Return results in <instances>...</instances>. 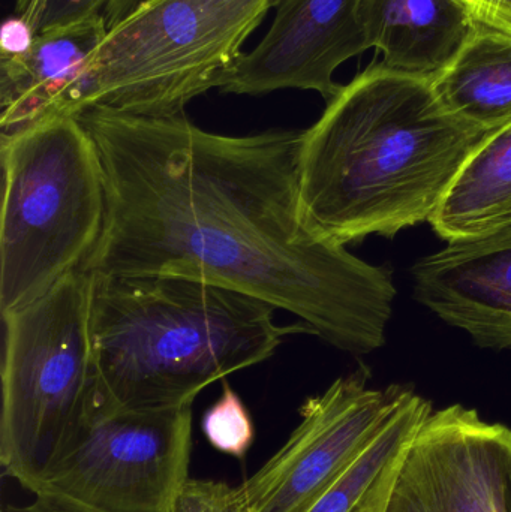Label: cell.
Instances as JSON below:
<instances>
[{"instance_id":"9","label":"cell","mask_w":511,"mask_h":512,"mask_svg":"<svg viewBox=\"0 0 511 512\" xmlns=\"http://www.w3.org/2000/svg\"><path fill=\"white\" fill-rule=\"evenodd\" d=\"M404 390H375L356 372L309 397L287 442L237 486L246 511L308 510L380 432Z\"/></svg>"},{"instance_id":"24","label":"cell","mask_w":511,"mask_h":512,"mask_svg":"<svg viewBox=\"0 0 511 512\" xmlns=\"http://www.w3.org/2000/svg\"><path fill=\"white\" fill-rule=\"evenodd\" d=\"M507 512H511V474L509 478V486H507Z\"/></svg>"},{"instance_id":"11","label":"cell","mask_w":511,"mask_h":512,"mask_svg":"<svg viewBox=\"0 0 511 512\" xmlns=\"http://www.w3.org/2000/svg\"><path fill=\"white\" fill-rule=\"evenodd\" d=\"M414 297L483 348L511 346V224L414 264Z\"/></svg>"},{"instance_id":"20","label":"cell","mask_w":511,"mask_h":512,"mask_svg":"<svg viewBox=\"0 0 511 512\" xmlns=\"http://www.w3.org/2000/svg\"><path fill=\"white\" fill-rule=\"evenodd\" d=\"M480 26L511 36V0H462Z\"/></svg>"},{"instance_id":"23","label":"cell","mask_w":511,"mask_h":512,"mask_svg":"<svg viewBox=\"0 0 511 512\" xmlns=\"http://www.w3.org/2000/svg\"><path fill=\"white\" fill-rule=\"evenodd\" d=\"M44 5L45 0H15V11H17L18 17L26 21L36 33Z\"/></svg>"},{"instance_id":"22","label":"cell","mask_w":511,"mask_h":512,"mask_svg":"<svg viewBox=\"0 0 511 512\" xmlns=\"http://www.w3.org/2000/svg\"><path fill=\"white\" fill-rule=\"evenodd\" d=\"M2 512H90L66 504L59 499L35 496V501L27 505H6Z\"/></svg>"},{"instance_id":"2","label":"cell","mask_w":511,"mask_h":512,"mask_svg":"<svg viewBox=\"0 0 511 512\" xmlns=\"http://www.w3.org/2000/svg\"><path fill=\"white\" fill-rule=\"evenodd\" d=\"M488 135L447 111L431 77L374 63L303 131L306 221L344 246L431 222Z\"/></svg>"},{"instance_id":"5","label":"cell","mask_w":511,"mask_h":512,"mask_svg":"<svg viewBox=\"0 0 511 512\" xmlns=\"http://www.w3.org/2000/svg\"><path fill=\"white\" fill-rule=\"evenodd\" d=\"M281 0H143L108 30L60 108L167 117L219 86L246 39Z\"/></svg>"},{"instance_id":"10","label":"cell","mask_w":511,"mask_h":512,"mask_svg":"<svg viewBox=\"0 0 511 512\" xmlns=\"http://www.w3.org/2000/svg\"><path fill=\"white\" fill-rule=\"evenodd\" d=\"M359 2L281 0L263 41L222 75L218 89L237 95L314 90L329 102L342 87L333 80L336 69L366 51Z\"/></svg>"},{"instance_id":"21","label":"cell","mask_w":511,"mask_h":512,"mask_svg":"<svg viewBox=\"0 0 511 512\" xmlns=\"http://www.w3.org/2000/svg\"><path fill=\"white\" fill-rule=\"evenodd\" d=\"M35 35L32 27L20 17L6 21L2 29V54L23 53L30 47Z\"/></svg>"},{"instance_id":"1","label":"cell","mask_w":511,"mask_h":512,"mask_svg":"<svg viewBox=\"0 0 511 512\" xmlns=\"http://www.w3.org/2000/svg\"><path fill=\"white\" fill-rule=\"evenodd\" d=\"M104 165L107 213L81 270L180 276L299 316L350 354L386 342L392 273L318 233L302 209L303 131L215 134L183 114L81 111Z\"/></svg>"},{"instance_id":"7","label":"cell","mask_w":511,"mask_h":512,"mask_svg":"<svg viewBox=\"0 0 511 512\" xmlns=\"http://www.w3.org/2000/svg\"><path fill=\"white\" fill-rule=\"evenodd\" d=\"M192 405L93 408L65 453L27 492L90 512H167L189 480Z\"/></svg>"},{"instance_id":"8","label":"cell","mask_w":511,"mask_h":512,"mask_svg":"<svg viewBox=\"0 0 511 512\" xmlns=\"http://www.w3.org/2000/svg\"><path fill=\"white\" fill-rule=\"evenodd\" d=\"M510 474V427L462 405L432 409L357 512H507Z\"/></svg>"},{"instance_id":"6","label":"cell","mask_w":511,"mask_h":512,"mask_svg":"<svg viewBox=\"0 0 511 512\" xmlns=\"http://www.w3.org/2000/svg\"><path fill=\"white\" fill-rule=\"evenodd\" d=\"M93 274L77 270L2 315L0 465L24 490L74 442L95 408Z\"/></svg>"},{"instance_id":"18","label":"cell","mask_w":511,"mask_h":512,"mask_svg":"<svg viewBox=\"0 0 511 512\" xmlns=\"http://www.w3.org/2000/svg\"><path fill=\"white\" fill-rule=\"evenodd\" d=\"M141 2L143 0H45L36 33L98 14L111 29Z\"/></svg>"},{"instance_id":"4","label":"cell","mask_w":511,"mask_h":512,"mask_svg":"<svg viewBox=\"0 0 511 512\" xmlns=\"http://www.w3.org/2000/svg\"><path fill=\"white\" fill-rule=\"evenodd\" d=\"M0 315L81 270L101 239L107 188L101 155L77 116L0 134Z\"/></svg>"},{"instance_id":"14","label":"cell","mask_w":511,"mask_h":512,"mask_svg":"<svg viewBox=\"0 0 511 512\" xmlns=\"http://www.w3.org/2000/svg\"><path fill=\"white\" fill-rule=\"evenodd\" d=\"M447 111L492 134L511 122V36L477 24L443 71L431 77Z\"/></svg>"},{"instance_id":"3","label":"cell","mask_w":511,"mask_h":512,"mask_svg":"<svg viewBox=\"0 0 511 512\" xmlns=\"http://www.w3.org/2000/svg\"><path fill=\"white\" fill-rule=\"evenodd\" d=\"M275 307L180 276L93 274L95 406L125 411L194 405L231 373L275 355L285 336Z\"/></svg>"},{"instance_id":"13","label":"cell","mask_w":511,"mask_h":512,"mask_svg":"<svg viewBox=\"0 0 511 512\" xmlns=\"http://www.w3.org/2000/svg\"><path fill=\"white\" fill-rule=\"evenodd\" d=\"M357 18L366 50L423 77L443 71L477 26L462 0H360Z\"/></svg>"},{"instance_id":"12","label":"cell","mask_w":511,"mask_h":512,"mask_svg":"<svg viewBox=\"0 0 511 512\" xmlns=\"http://www.w3.org/2000/svg\"><path fill=\"white\" fill-rule=\"evenodd\" d=\"M102 15L36 33L20 54L0 57V129L17 131L57 117L108 35Z\"/></svg>"},{"instance_id":"17","label":"cell","mask_w":511,"mask_h":512,"mask_svg":"<svg viewBox=\"0 0 511 512\" xmlns=\"http://www.w3.org/2000/svg\"><path fill=\"white\" fill-rule=\"evenodd\" d=\"M201 429L207 442L225 456L243 459L254 444L255 427L251 414L225 379L221 397L207 409Z\"/></svg>"},{"instance_id":"15","label":"cell","mask_w":511,"mask_h":512,"mask_svg":"<svg viewBox=\"0 0 511 512\" xmlns=\"http://www.w3.org/2000/svg\"><path fill=\"white\" fill-rule=\"evenodd\" d=\"M431 224L447 242L511 224V122L474 150Z\"/></svg>"},{"instance_id":"19","label":"cell","mask_w":511,"mask_h":512,"mask_svg":"<svg viewBox=\"0 0 511 512\" xmlns=\"http://www.w3.org/2000/svg\"><path fill=\"white\" fill-rule=\"evenodd\" d=\"M167 512H248L237 487L189 478Z\"/></svg>"},{"instance_id":"16","label":"cell","mask_w":511,"mask_h":512,"mask_svg":"<svg viewBox=\"0 0 511 512\" xmlns=\"http://www.w3.org/2000/svg\"><path fill=\"white\" fill-rule=\"evenodd\" d=\"M431 412L429 400L405 388L380 432L305 512H357L381 469Z\"/></svg>"}]
</instances>
